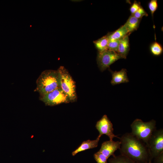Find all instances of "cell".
I'll return each mask as SVG.
<instances>
[{"instance_id":"obj_1","label":"cell","mask_w":163,"mask_h":163,"mask_svg":"<svg viewBox=\"0 0 163 163\" xmlns=\"http://www.w3.org/2000/svg\"><path fill=\"white\" fill-rule=\"evenodd\" d=\"M119 139L121 155L138 163H146L150 160L146 144L131 133H125Z\"/></svg>"},{"instance_id":"obj_2","label":"cell","mask_w":163,"mask_h":163,"mask_svg":"<svg viewBox=\"0 0 163 163\" xmlns=\"http://www.w3.org/2000/svg\"><path fill=\"white\" fill-rule=\"evenodd\" d=\"M37 87L34 90L40 96L48 94L60 88L57 70H46L43 71L36 81Z\"/></svg>"},{"instance_id":"obj_3","label":"cell","mask_w":163,"mask_h":163,"mask_svg":"<svg viewBox=\"0 0 163 163\" xmlns=\"http://www.w3.org/2000/svg\"><path fill=\"white\" fill-rule=\"evenodd\" d=\"M131 133L146 144L153 133L156 129V122L152 120L144 122L141 119H136L130 125Z\"/></svg>"},{"instance_id":"obj_4","label":"cell","mask_w":163,"mask_h":163,"mask_svg":"<svg viewBox=\"0 0 163 163\" xmlns=\"http://www.w3.org/2000/svg\"><path fill=\"white\" fill-rule=\"evenodd\" d=\"M60 88L67 95L71 102L76 101L77 96L75 82L66 69L60 66L57 70Z\"/></svg>"},{"instance_id":"obj_5","label":"cell","mask_w":163,"mask_h":163,"mask_svg":"<svg viewBox=\"0 0 163 163\" xmlns=\"http://www.w3.org/2000/svg\"><path fill=\"white\" fill-rule=\"evenodd\" d=\"M146 145L151 161L163 152V129H156Z\"/></svg>"},{"instance_id":"obj_6","label":"cell","mask_w":163,"mask_h":163,"mask_svg":"<svg viewBox=\"0 0 163 163\" xmlns=\"http://www.w3.org/2000/svg\"><path fill=\"white\" fill-rule=\"evenodd\" d=\"M40 99L46 105L49 106L71 102L67 95L60 88H57L48 94L40 96Z\"/></svg>"},{"instance_id":"obj_7","label":"cell","mask_w":163,"mask_h":163,"mask_svg":"<svg viewBox=\"0 0 163 163\" xmlns=\"http://www.w3.org/2000/svg\"><path fill=\"white\" fill-rule=\"evenodd\" d=\"M122 59L116 52L108 50L98 53L97 61L98 67L103 72L117 60Z\"/></svg>"},{"instance_id":"obj_8","label":"cell","mask_w":163,"mask_h":163,"mask_svg":"<svg viewBox=\"0 0 163 163\" xmlns=\"http://www.w3.org/2000/svg\"><path fill=\"white\" fill-rule=\"evenodd\" d=\"M95 127L99 132L98 136H100L105 135L109 137L110 140H113L114 138H120L114 134L113 125L106 115H103L97 122Z\"/></svg>"},{"instance_id":"obj_9","label":"cell","mask_w":163,"mask_h":163,"mask_svg":"<svg viewBox=\"0 0 163 163\" xmlns=\"http://www.w3.org/2000/svg\"><path fill=\"white\" fill-rule=\"evenodd\" d=\"M120 141H107L101 144L100 149L98 151L108 158L110 156H114V152L120 149Z\"/></svg>"},{"instance_id":"obj_10","label":"cell","mask_w":163,"mask_h":163,"mask_svg":"<svg viewBox=\"0 0 163 163\" xmlns=\"http://www.w3.org/2000/svg\"><path fill=\"white\" fill-rule=\"evenodd\" d=\"M110 71L112 74L111 83L112 85L127 83L129 82L126 69H123L118 71H113L110 70Z\"/></svg>"},{"instance_id":"obj_11","label":"cell","mask_w":163,"mask_h":163,"mask_svg":"<svg viewBox=\"0 0 163 163\" xmlns=\"http://www.w3.org/2000/svg\"><path fill=\"white\" fill-rule=\"evenodd\" d=\"M101 137L98 136L95 140L88 139L83 141L77 148L72 152V155L75 156L78 152L97 147Z\"/></svg>"},{"instance_id":"obj_12","label":"cell","mask_w":163,"mask_h":163,"mask_svg":"<svg viewBox=\"0 0 163 163\" xmlns=\"http://www.w3.org/2000/svg\"><path fill=\"white\" fill-rule=\"evenodd\" d=\"M129 35H127L120 40L117 53L122 59L126 58L129 50Z\"/></svg>"},{"instance_id":"obj_13","label":"cell","mask_w":163,"mask_h":163,"mask_svg":"<svg viewBox=\"0 0 163 163\" xmlns=\"http://www.w3.org/2000/svg\"><path fill=\"white\" fill-rule=\"evenodd\" d=\"M140 19H138L133 15H131L124 25L129 35L133 31L136 30L139 25Z\"/></svg>"},{"instance_id":"obj_14","label":"cell","mask_w":163,"mask_h":163,"mask_svg":"<svg viewBox=\"0 0 163 163\" xmlns=\"http://www.w3.org/2000/svg\"><path fill=\"white\" fill-rule=\"evenodd\" d=\"M127 35H129L128 32L123 25L115 31L108 33L107 35L109 40L113 41L120 40Z\"/></svg>"},{"instance_id":"obj_15","label":"cell","mask_w":163,"mask_h":163,"mask_svg":"<svg viewBox=\"0 0 163 163\" xmlns=\"http://www.w3.org/2000/svg\"><path fill=\"white\" fill-rule=\"evenodd\" d=\"M109 40L107 35L98 39L94 41L93 43L98 52H101L108 50Z\"/></svg>"},{"instance_id":"obj_16","label":"cell","mask_w":163,"mask_h":163,"mask_svg":"<svg viewBox=\"0 0 163 163\" xmlns=\"http://www.w3.org/2000/svg\"><path fill=\"white\" fill-rule=\"evenodd\" d=\"M109 163H138L121 155L113 156L109 159Z\"/></svg>"},{"instance_id":"obj_17","label":"cell","mask_w":163,"mask_h":163,"mask_svg":"<svg viewBox=\"0 0 163 163\" xmlns=\"http://www.w3.org/2000/svg\"><path fill=\"white\" fill-rule=\"evenodd\" d=\"M150 50L152 53L155 56L160 55L163 52L162 46L157 42H154L151 44L150 47Z\"/></svg>"},{"instance_id":"obj_18","label":"cell","mask_w":163,"mask_h":163,"mask_svg":"<svg viewBox=\"0 0 163 163\" xmlns=\"http://www.w3.org/2000/svg\"><path fill=\"white\" fill-rule=\"evenodd\" d=\"M120 40H109L107 46L108 50L114 51L117 53Z\"/></svg>"},{"instance_id":"obj_19","label":"cell","mask_w":163,"mask_h":163,"mask_svg":"<svg viewBox=\"0 0 163 163\" xmlns=\"http://www.w3.org/2000/svg\"><path fill=\"white\" fill-rule=\"evenodd\" d=\"M94 157L97 163H108V158L98 151L94 154Z\"/></svg>"},{"instance_id":"obj_20","label":"cell","mask_w":163,"mask_h":163,"mask_svg":"<svg viewBox=\"0 0 163 163\" xmlns=\"http://www.w3.org/2000/svg\"><path fill=\"white\" fill-rule=\"evenodd\" d=\"M148 7L153 17L154 13L158 7L157 0H151L148 4Z\"/></svg>"},{"instance_id":"obj_21","label":"cell","mask_w":163,"mask_h":163,"mask_svg":"<svg viewBox=\"0 0 163 163\" xmlns=\"http://www.w3.org/2000/svg\"><path fill=\"white\" fill-rule=\"evenodd\" d=\"M133 15L138 19H140L144 16H147L148 14L141 6L137 11Z\"/></svg>"},{"instance_id":"obj_22","label":"cell","mask_w":163,"mask_h":163,"mask_svg":"<svg viewBox=\"0 0 163 163\" xmlns=\"http://www.w3.org/2000/svg\"><path fill=\"white\" fill-rule=\"evenodd\" d=\"M140 6L139 3L136 1H135L129 8L131 14V15H133L137 11Z\"/></svg>"},{"instance_id":"obj_23","label":"cell","mask_w":163,"mask_h":163,"mask_svg":"<svg viewBox=\"0 0 163 163\" xmlns=\"http://www.w3.org/2000/svg\"><path fill=\"white\" fill-rule=\"evenodd\" d=\"M155 163H163V152L154 158Z\"/></svg>"},{"instance_id":"obj_24","label":"cell","mask_w":163,"mask_h":163,"mask_svg":"<svg viewBox=\"0 0 163 163\" xmlns=\"http://www.w3.org/2000/svg\"><path fill=\"white\" fill-rule=\"evenodd\" d=\"M152 163V161L149 160L147 163Z\"/></svg>"}]
</instances>
